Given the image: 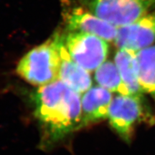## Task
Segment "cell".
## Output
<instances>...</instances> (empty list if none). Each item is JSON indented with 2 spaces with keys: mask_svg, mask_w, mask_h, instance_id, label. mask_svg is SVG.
<instances>
[{
  "mask_svg": "<svg viewBox=\"0 0 155 155\" xmlns=\"http://www.w3.org/2000/svg\"><path fill=\"white\" fill-rule=\"evenodd\" d=\"M115 42L119 49L136 53L152 46L155 42V12L135 22L118 28Z\"/></svg>",
  "mask_w": 155,
  "mask_h": 155,
  "instance_id": "obj_7",
  "label": "cell"
},
{
  "mask_svg": "<svg viewBox=\"0 0 155 155\" xmlns=\"http://www.w3.org/2000/svg\"><path fill=\"white\" fill-rule=\"evenodd\" d=\"M95 80L98 86L111 92L129 96L116 64L111 61L104 62L95 73Z\"/></svg>",
  "mask_w": 155,
  "mask_h": 155,
  "instance_id": "obj_12",
  "label": "cell"
},
{
  "mask_svg": "<svg viewBox=\"0 0 155 155\" xmlns=\"http://www.w3.org/2000/svg\"><path fill=\"white\" fill-rule=\"evenodd\" d=\"M35 116L40 121L45 145H51L80 129V94L61 81L39 87L32 97Z\"/></svg>",
  "mask_w": 155,
  "mask_h": 155,
  "instance_id": "obj_1",
  "label": "cell"
},
{
  "mask_svg": "<svg viewBox=\"0 0 155 155\" xmlns=\"http://www.w3.org/2000/svg\"><path fill=\"white\" fill-rule=\"evenodd\" d=\"M137 61L141 88L155 100V45L137 52Z\"/></svg>",
  "mask_w": 155,
  "mask_h": 155,
  "instance_id": "obj_11",
  "label": "cell"
},
{
  "mask_svg": "<svg viewBox=\"0 0 155 155\" xmlns=\"http://www.w3.org/2000/svg\"><path fill=\"white\" fill-rule=\"evenodd\" d=\"M61 36L71 58L83 68L93 71L105 62L108 45L104 39L86 32L70 31Z\"/></svg>",
  "mask_w": 155,
  "mask_h": 155,
  "instance_id": "obj_4",
  "label": "cell"
},
{
  "mask_svg": "<svg viewBox=\"0 0 155 155\" xmlns=\"http://www.w3.org/2000/svg\"><path fill=\"white\" fill-rule=\"evenodd\" d=\"M63 19L68 31L94 35L106 41L116 40L118 28L95 16L83 7H67L63 11Z\"/></svg>",
  "mask_w": 155,
  "mask_h": 155,
  "instance_id": "obj_6",
  "label": "cell"
},
{
  "mask_svg": "<svg viewBox=\"0 0 155 155\" xmlns=\"http://www.w3.org/2000/svg\"><path fill=\"white\" fill-rule=\"evenodd\" d=\"M61 57L59 80L78 94L88 91L92 86V79L89 71L78 65L71 58L63 43L62 36Z\"/></svg>",
  "mask_w": 155,
  "mask_h": 155,
  "instance_id": "obj_9",
  "label": "cell"
},
{
  "mask_svg": "<svg viewBox=\"0 0 155 155\" xmlns=\"http://www.w3.org/2000/svg\"><path fill=\"white\" fill-rule=\"evenodd\" d=\"M114 60L129 96L141 98L143 91L139 82L137 53L130 50L119 49Z\"/></svg>",
  "mask_w": 155,
  "mask_h": 155,
  "instance_id": "obj_10",
  "label": "cell"
},
{
  "mask_svg": "<svg viewBox=\"0 0 155 155\" xmlns=\"http://www.w3.org/2000/svg\"><path fill=\"white\" fill-rule=\"evenodd\" d=\"M61 35L56 34L33 48L19 62L17 73L35 86H42L59 80Z\"/></svg>",
  "mask_w": 155,
  "mask_h": 155,
  "instance_id": "obj_2",
  "label": "cell"
},
{
  "mask_svg": "<svg viewBox=\"0 0 155 155\" xmlns=\"http://www.w3.org/2000/svg\"><path fill=\"white\" fill-rule=\"evenodd\" d=\"M95 16L116 28L135 22L155 12V0H79Z\"/></svg>",
  "mask_w": 155,
  "mask_h": 155,
  "instance_id": "obj_3",
  "label": "cell"
},
{
  "mask_svg": "<svg viewBox=\"0 0 155 155\" xmlns=\"http://www.w3.org/2000/svg\"><path fill=\"white\" fill-rule=\"evenodd\" d=\"M144 115L141 98L118 95L112 100L108 111L109 124L125 141H129L136 124Z\"/></svg>",
  "mask_w": 155,
  "mask_h": 155,
  "instance_id": "obj_5",
  "label": "cell"
},
{
  "mask_svg": "<svg viewBox=\"0 0 155 155\" xmlns=\"http://www.w3.org/2000/svg\"><path fill=\"white\" fill-rule=\"evenodd\" d=\"M113 100L111 92L101 86H94L85 93L81 101V127L98 123L108 118Z\"/></svg>",
  "mask_w": 155,
  "mask_h": 155,
  "instance_id": "obj_8",
  "label": "cell"
}]
</instances>
